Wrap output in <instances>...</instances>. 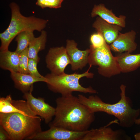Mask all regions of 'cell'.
Segmentation results:
<instances>
[{"instance_id":"7a4b0ae2","label":"cell","mask_w":140,"mask_h":140,"mask_svg":"<svg viewBox=\"0 0 140 140\" xmlns=\"http://www.w3.org/2000/svg\"><path fill=\"white\" fill-rule=\"evenodd\" d=\"M18 101L21 111L0 113V125L7 132L10 140H32L42 131L41 118L31 110L26 101Z\"/></svg>"},{"instance_id":"6da1fadb","label":"cell","mask_w":140,"mask_h":140,"mask_svg":"<svg viewBox=\"0 0 140 140\" xmlns=\"http://www.w3.org/2000/svg\"><path fill=\"white\" fill-rule=\"evenodd\" d=\"M54 117L49 127H59L75 131L88 130L95 119V113L81 103L72 94L61 95L55 100Z\"/></svg>"},{"instance_id":"4fadbf2b","label":"cell","mask_w":140,"mask_h":140,"mask_svg":"<svg viewBox=\"0 0 140 140\" xmlns=\"http://www.w3.org/2000/svg\"><path fill=\"white\" fill-rule=\"evenodd\" d=\"M92 26L102 34L108 44H111L115 40L122 28L118 25L109 23L99 17L96 18Z\"/></svg>"},{"instance_id":"5b68a950","label":"cell","mask_w":140,"mask_h":140,"mask_svg":"<svg viewBox=\"0 0 140 140\" xmlns=\"http://www.w3.org/2000/svg\"><path fill=\"white\" fill-rule=\"evenodd\" d=\"M88 64L90 66H98L101 75L109 78L121 72L116 57L113 56L109 45L106 43L102 46L95 48L90 45Z\"/></svg>"},{"instance_id":"8992f818","label":"cell","mask_w":140,"mask_h":140,"mask_svg":"<svg viewBox=\"0 0 140 140\" xmlns=\"http://www.w3.org/2000/svg\"><path fill=\"white\" fill-rule=\"evenodd\" d=\"M11 17L9 25L7 28L14 39L19 33L26 31L36 30L41 32L46 27L48 20L34 16L25 17L21 13L18 5L16 3H11Z\"/></svg>"},{"instance_id":"2e32d148","label":"cell","mask_w":140,"mask_h":140,"mask_svg":"<svg viewBox=\"0 0 140 140\" xmlns=\"http://www.w3.org/2000/svg\"><path fill=\"white\" fill-rule=\"evenodd\" d=\"M116 57L121 72L133 71L140 66V53L132 54L125 52L119 53Z\"/></svg>"},{"instance_id":"30bf717a","label":"cell","mask_w":140,"mask_h":140,"mask_svg":"<svg viewBox=\"0 0 140 140\" xmlns=\"http://www.w3.org/2000/svg\"><path fill=\"white\" fill-rule=\"evenodd\" d=\"M131 138L123 130H114L104 126L88 130L81 140H130Z\"/></svg>"},{"instance_id":"9a60e30c","label":"cell","mask_w":140,"mask_h":140,"mask_svg":"<svg viewBox=\"0 0 140 140\" xmlns=\"http://www.w3.org/2000/svg\"><path fill=\"white\" fill-rule=\"evenodd\" d=\"M91 15L94 17L98 16L106 22L120 26L122 28L125 26L126 17L123 15L117 17L111 10L107 8L103 4L94 5L91 12Z\"/></svg>"},{"instance_id":"52a82bcc","label":"cell","mask_w":140,"mask_h":140,"mask_svg":"<svg viewBox=\"0 0 140 140\" xmlns=\"http://www.w3.org/2000/svg\"><path fill=\"white\" fill-rule=\"evenodd\" d=\"M45 61L51 73L57 75L65 73V69L70 64L65 47L63 46L50 48L46 56Z\"/></svg>"},{"instance_id":"d6986e66","label":"cell","mask_w":140,"mask_h":140,"mask_svg":"<svg viewBox=\"0 0 140 140\" xmlns=\"http://www.w3.org/2000/svg\"><path fill=\"white\" fill-rule=\"evenodd\" d=\"M32 31H22L16 37L15 41L17 43L15 51L19 54L28 47L29 44L34 37Z\"/></svg>"},{"instance_id":"277c9868","label":"cell","mask_w":140,"mask_h":140,"mask_svg":"<svg viewBox=\"0 0 140 140\" xmlns=\"http://www.w3.org/2000/svg\"><path fill=\"white\" fill-rule=\"evenodd\" d=\"M91 66H90L88 69L82 74L75 72L71 74L64 73L58 75L51 73L47 74L45 77L47 79L46 83L48 89L54 93L61 94V95L72 94L73 92L84 93H96V90L91 87H84L79 83L80 79L82 78H93L94 74L89 72Z\"/></svg>"},{"instance_id":"e0dca14e","label":"cell","mask_w":140,"mask_h":140,"mask_svg":"<svg viewBox=\"0 0 140 140\" xmlns=\"http://www.w3.org/2000/svg\"><path fill=\"white\" fill-rule=\"evenodd\" d=\"M19 54L8 50L0 52V67L3 69L18 72Z\"/></svg>"},{"instance_id":"44dd1931","label":"cell","mask_w":140,"mask_h":140,"mask_svg":"<svg viewBox=\"0 0 140 140\" xmlns=\"http://www.w3.org/2000/svg\"><path fill=\"white\" fill-rule=\"evenodd\" d=\"M64 0H37L36 5L41 8L58 9L61 7Z\"/></svg>"},{"instance_id":"603a6c76","label":"cell","mask_w":140,"mask_h":140,"mask_svg":"<svg viewBox=\"0 0 140 140\" xmlns=\"http://www.w3.org/2000/svg\"><path fill=\"white\" fill-rule=\"evenodd\" d=\"M90 41L91 45L95 48L101 47L106 43L102 34L98 32L91 36Z\"/></svg>"},{"instance_id":"d4e9b609","label":"cell","mask_w":140,"mask_h":140,"mask_svg":"<svg viewBox=\"0 0 140 140\" xmlns=\"http://www.w3.org/2000/svg\"><path fill=\"white\" fill-rule=\"evenodd\" d=\"M0 140H10L8 133L1 125L0 126Z\"/></svg>"},{"instance_id":"8fae6325","label":"cell","mask_w":140,"mask_h":140,"mask_svg":"<svg viewBox=\"0 0 140 140\" xmlns=\"http://www.w3.org/2000/svg\"><path fill=\"white\" fill-rule=\"evenodd\" d=\"M77 43L73 40L66 41L65 48L71 69L73 71L82 69L88 63L89 48L81 50L77 47Z\"/></svg>"},{"instance_id":"5bb4252c","label":"cell","mask_w":140,"mask_h":140,"mask_svg":"<svg viewBox=\"0 0 140 140\" xmlns=\"http://www.w3.org/2000/svg\"><path fill=\"white\" fill-rule=\"evenodd\" d=\"M11 78L13 81L15 88L24 94L29 92L33 88V84L36 82H43L46 83L47 79L45 77L39 78L30 74L18 72H11Z\"/></svg>"},{"instance_id":"ac0fdd59","label":"cell","mask_w":140,"mask_h":140,"mask_svg":"<svg viewBox=\"0 0 140 140\" xmlns=\"http://www.w3.org/2000/svg\"><path fill=\"white\" fill-rule=\"evenodd\" d=\"M46 32L42 30L40 35L37 37H34L30 42L28 47V54L29 58L32 59L38 62L40 58L38 56L39 52L44 50L47 41Z\"/></svg>"},{"instance_id":"484cf974","label":"cell","mask_w":140,"mask_h":140,"mask_svg":"<svg viewBox=\"0 0 140 140\" xmlns=\"http://www.w3.org/2000/svg\"><path fill=\"white\" fill-rule=\"evenodd\" d=\"M134 137L136 140H140V132L136 134Z\"/></svg>"},{"instance_id":"ffe728a7","label":"cell","mask_w":140,"mask_h":140,"mask_svg":"<svg viewBox=\"0 0 140 140\" xmlns=\"http://www.w3.org/2000/svg\"><path fill=\"white\" fill-rule=\"evenodd\" d=\"M29 59L27 47L19 54L18 72L29 74L28 66Z\"/></svg>"},{"instance_id":"cb8c5ba5","label":"cell","mask_w":140,"mask_h":140,"mask_svg":"<svg viewBox=\"0 0 140 140\" xmlns=\"http://www.w3.org/2000/svg\"><path fill=\"white\" fill-rule=\"evenodd\" d=\"M38 62L34 59L29 58L28 66L29 74L37 78H44L45 76L41 75L38 70L37 65Z\"/></svg>"},{"instance_id":"3957f363","label":"cell","mask_w":140,"mask_h":140,"mask_svg":"<svg viewBox=\"0 0 140 140\" xmlns=\"http://www.w3.org/2000/svg\"><path fill=\"white\" fill-rule=\"evenodd\" d=\"M126 88L123 84L121 85L120 99L114 104L105 103L96 95L87 97L79 94L78 97L79 101L92 112H104L113 115L118 119L120 126L129 128L135 124L136 120L140 114V109L133 108L132 100L126 95Z\"/></svg>"},{"instance_id":"7402d4cb","label":"cell","mask_w":140,"mask_h":140,"mask_svg":"<svg viewBox=\"0 0 140 140\" xmlns=\"http://www.w3.org/2000/svg\"><path fill=\"white\" fill-rule=\"evenodd\" d=\"M0 39L1 41L0 51L8 50L9 46L13 38L7 29L0 33Z\"/></svg>"},{"instance_id":"7c38bea8","label":"cell","mask_w":140,"mask_h":140,"mask_svg":"<svg viewBox=\"0 0 140 140\" xmlns=\"http://www.w3.org/2000/svg\"><path fill=\"white\" fill-rule=\"evenodd\" d=\"M136 35V32L132 30L124 33L120 32L115 40L109 45L111 50L118 53H131L137 48L135 42Z\"/></svg>"},{"instance_id":"4316f807","label":"cell","mask_w":140,"mask_h":140,"mask_svg":"<svg viewBox=\"0 0 140 140\" xmlns=\"http://www.w3.org/2000/svg\"><path fill=\"white\" fill-rule=\"evenodd\" d=\"M135 124L137 125L140 124V118H138L135 121Z\"/></svg>"},{"instance_id":"9c48e42d","label":"cell","mask_w":140,"mask_h":140,"mask_svg":"<svg viewBox=\"0 0 140 140\" xmlns=\"http://www.w3.org/2000/svg\"><path fill=\"white\" fill-rule=\"evenodd\" d=\"M49 127L48 129L38 133L32 140H81L89 130L75 131L57 127Z\"/></svg>"},{"instance_id":"ba28073f","label":"cell","mask_w":140,"mask_h":140,"mask_svg":"<svg viewBox=\"0 0 140 140\" xmlns=\"http://www.w3.org/2000/svg\"><path fill=\"white\" fill-rule=\"evenodd\" d=\"M33 89L24 93L23 97L31 110L44 120L46 123L48 124L54 116L55 108L46 103L44 98L34 97L32 93Z\"/></svg>"}]
</instances>
